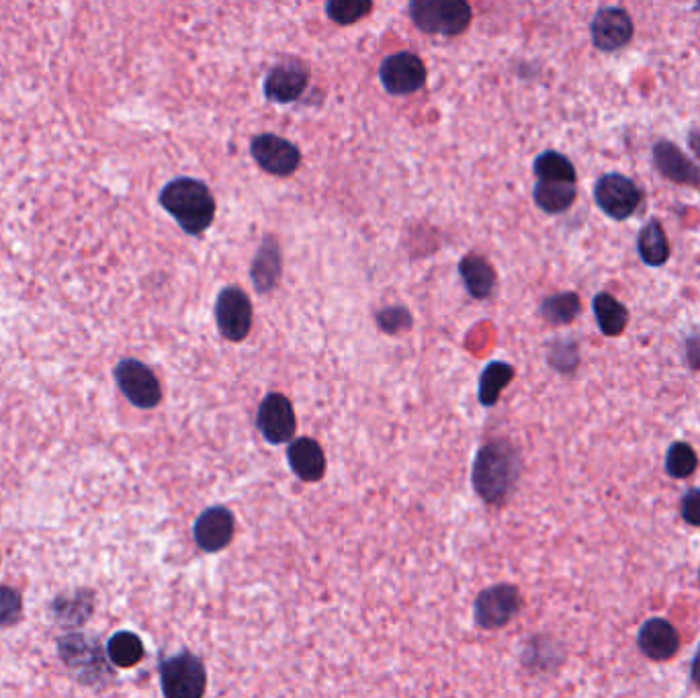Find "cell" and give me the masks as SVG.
<instances>
[{
  "mask_svg": "<svg viewBox=\"0 0 700 698\" xmlns=\"http://www.w3.org/2000/svg\"><path fill=\"white\" fill-rule=\"evenodd\" d=\"M522 459L518 449L504 439L490 441L475 455L471 484L475 494L488 506L504 504L518 486Z\"/></svg>",
  "mask_w": 700,
  "mask_h": 698,
  "instance_id": "6da1fadb",
  "label": "cell"
},
{
  "mask_svg": "<svg viewBox=\"0 0 700 698\" xmlns=\"http://www.w3.org/2000/svg\"><path fill=\"white\" fill-rule=\"evenodd\" d=\"M162 207L177 220L183 232L203 234L215 217V199L209 187L197 179H177L160 193Z\"/></svg>",
  "mask_w": 700,
  "mask_h": 698,
  "instance_id": "7a4b0ae2",
  "label": "cell"
},
{
  "mask_svg": "<svg viewBox=\"0 0 700 698\" xmlns=\"http://www.w3.org/2000/svg\"><path fill=\"white\" fill-rule=\"evenodd\" d=\"M410 17L424 33L455 37L469 27L471 7L467 0H410Z\"/></svg>",
  "mask_w": 700,
  "mask_h": 698,
  "instance_id": "3957f363",
  "label": "cell"
},
{
  "mask_svg": "<svg viewBox=\"0 0 700 698\" xmlns=\"http://www.w3.org/2000/svg\"><path fill=\"white\" fill-rule=\"evenodd\" d=\"M160 684L166 698H201L207 692V670L191 651H181L160 664Z\"/></svg>",
  "mask_w": 700,
  "mask_h": 698,
  "instance_id": "277c9868",
  "label": "cell"
},
{
  "mask_svg": "<svg viewBox=\"0 0 700 698\" xmlns=\"http://www.w3.org/2000/svg\"><path fill=\"white\" fill-rule=\"evenodd\" d=\"M522 608L520 590L512 584H496L481 590L473 602L475 625L484 631L504 629Z\"/></svg>",
  "mask_w": 700,
  "mask_h": 698,
  "instance_id": "5b68a950",
  "label": "cell"
},
{
  "mask_svg": "<svg viewBox=\"0 0 700 698\" xmlns=\"http://www.w3.org/2000/svg\"><path fill=\"white\" fill-rule=\"evenodd\" d=\"M594 199L600 211L617 222H625L639 209L643 201L641 187L619 172H608L596 181Z\"/></svg>",
  "mask_w": 700,
  "mask_h": 698,
  "instance_id": "8992f818",
  "label": "cell"
},
{
  "mask_svg": "<svg viewBox=\"0 0 700 698\" xmlns=\"http://www.w3.org/2000/svg\"><path fill=\"white\" fill-rule=\"evenodd\" d=\"M254 310L248 293L236 285H228L215 299V324L230 342H244L252 330Z\"/></svg>",
  "mask_w": 700,
  "mask_h": 698,
  "instance_id": "52a82bcc",
  "label": "cell"
},
{
  "mask_svg": "<svg viewBox=\"0 0 700 698\" xmlns=\"http://www.w3.org/2000/svg\"><path fill=\"white\" fill-rule=\"evenodd\" d=\"M115 381L123 391V396L142 410H152L162 400V387L158 377L148 365L136 359H125L115 367Z\"/></svg>",
  "mask_w": 700,
  "mask_h": 698,
  "instance_id": "ba28073f",
  "label": "cell"
},
{
  "mask_svg": "<svg viewBox=\"0 0 700 698\" xmlns=\"http://www.w3.org/2000/svg\"><path fill=\"white\" fill-rule=\"evenodd\" d=\"M256 426L269 445H283L291 441L297 430L293 404L283 394H269L262 398L256 414Z\"/></svg>",
  "mask_w": 700,
  "mask_h": 698,
  "instance_id": "9c48e42d",
  "label": "cell"
},
{
  "mask_svg": "<svg viewBox=\"0 0 700 698\" xmlns=\"http://www.w3.org/2000/svg\"><path fill=\"white\" fill-rule=\"evenodd\" d=\"M379 76L387 93L404 97L422 89L426 82V68L416 54L398 52L383 60Z\"/></svg>",
  "mask_w": 700,
  "mask_h": 698,
  "instance_id": "30bf717a",
  "label": "cell"
},
{
  "mask_svg": "<svg viewBox=\"0 0 700 698\" xmlns=\"http://www.w3.org/2000/svg\"><path fill=\"white\" fill-rule=\"evenodd\" d=\"M592 41L600 52H619L633 39L635 25L631 15L621 7L600 9L590 25Z\"/></svg>",
  "mask_w": 700,
  "mask_h": 698,
  "instance_id": "8fae6325",
  "label": "cell"
},
{
  "mask_svg": "<svg viewBox=\"0 0 700 698\" xmlns=\"http://www.w3.org/2000/svg\"><path fill=\"white\" fill-rule=\"evenodd\" d=\"M250 152L258 166L275 177H289L301 164L299 150L289 140L275 134H260L252 138Z\"/></svg>",
  "mask_w": 700,
  "mask_h": 698,
  "instance_id": "7c38bea8",
  "label": "cell"
},
{
  "mask_svg": "<svg viewBox=\"0 0 700 698\" xmlns=\"http://www.w3.org/2000/svg\"><path fill=\"white\" fill-rule=\"evenodd\" d=\"M236 533V518L226 506H211L199 514L193 527L195 543L205 553L226 549Z\"/></svg>",
  "mask_w": 700,
  "mask_h": 698,
  "instance_id": "4fadbf2b",
  "label": "cell"
},
{
  "mask_svg": "<svg viewBox=\"0 0 700 698\" xmlns=\"http://www.w3.org/2000/svg\"><path fill=\"white\" fill-rule=\"evenodd\" d=\"M651 158L664 179L676 185L700 187V166L690 160L674 142L660 140L653 146Z\"/></svg>",
  "mask_w": 700,
  "mask_h": 698,
  "instance_id": "5bb4252c",
  "label": "cell"
},
{
  "mask_svg": "<svg viewBox=\"0 0 700 698\" xmlns=\"http://www.w3.org/2000/svg\"><path fill=\"white\" fill-rule=\"evenodd\" d=\"M637 645L645 658L653 662H668L680 649V635L670 621L662 617H651L639 629Z\"/></svg>",
  "mask_w": 700,
  "mask_h": 698,
  "instance_id": "9a60e30c",
  "label": "cell"
},
{
  "mask_svg": "<svg viewBox=\"0 0 700 698\" xmlns=\"http://www.w3.org/2000/svg\"><path fill=\"white\" fill-rule=\"evenodd\" d=\"M287 463L297 479L305 484H316L326 473V455L318 441L310 436H299L287 449Z\"/></svg>",
  "mask_w": 700,
  "mask_h": 698,
  "instance_id": "2e32d148",
  "label": "cell"
},
{
  "mask_svg": "<svg viewBox=\"0 0 700 698\" xmlns=\"http://www.w3.org/2000/svg\"><path fill=\"white\" fill-rule=\"evenodd\" d=\"M310 82V72L301 64H279L265 78V95L275 103L297 101Z\"/></svg>",
  "mask_w": 700,
  "mask_h": 698,
  "instance_id": "e0dca14e",
  "label": "cell"
},
{
  "mask_svg": "<svg viewBox=\"0 0 700 698\" xmlns=\"http://www.w3.org/2000/svg\"><path fill=\"white\" fill-rule=\"evenodd\" d=\"M281 271H283V260H281L279 242L273 236H267L262 240L250 267V279L254 289L260 295L273 291L281 279Z\"/></svg>",
  "mask_w": 700,
  "mask_h": 698,
  "instance_id": "ac0fdd59",
  "label": "cell"
},
{
  "mask_svg": "<svg viewBox=\"0 0 700 698\" xmlns=\"http://www.w3.org/2000/svg\"><path fill=\"white\" fill-rule=\"evenodd\" d=\"M459 275L473 299H488L496 289V271L484 256L467 254L459 263Z\"/></svg>",
  "mask_w": 700,
  "mask_h": 698,
  "instance_id": "d6986e66",
  "label": "cell"
},
{
  "mask_svg": "<svg viewBox=\"0 0 700 698\" xmlns=\"http://www.w3.org/2000/svg\"><path fill=\"white\" fill-rule=\"evenodd\" d=\"M512 379H514V367L510 363L492 361L479 375L477 402L484 408H494Z\"/></svg>",
  "mask_w": 700,
  "mask_h": 698,
  "instance_id": "ffe728a7",
  "label": "cell"
},
{
  "mask_svg": "<svg viewBox=\"0 0 700 698\" xmlns=\"http://www.w3.org/2000/svg\"><path fill=\"white\" fill-rule=\"evenodd\" d=\"M637 250L647 267H664L670 258V242L660 220H649L637 238Z\"/></svg>",
  "mask_w": 700,
  "mask_h": 698,
  "instance_id": "44dd1931",
  "label": "cell"
},
{
  "mask_svg": "<svg viewBox=\"0 0 700 698\" xmlns=\"http://www.w3.org/2000/svg\"><path fill=\"white\" fill-rule=\"evenodd\" d=\"M592 310L598 322V328L604 336H621L629 324V310L625 305L612 297L610 293H598L592 301Z\"/></svg>",
  "mask_w": 700,
  "mask_h": 698,
  "instance_id": "7402d4cb",
  "label": "cell"
},
{
  "mask_svg": "<svg viewBox=\"0 0 700 698\" xmlns=\"http://www.w3.org/2000/svg\"><path fill=\"white\" fill-rule=\"evenodd\" d=\"M535 203L545 213H563L570 209L578 197L576 183L567 181H537L533 191Z\"/></svg>",
  "mask_w": 700,
  "mask_h": 698,
  "instance_id": "603a6c76",
  "label": "cell"
},
{
  "mask_svg": "<svg viewBox=\"0 0 700 698\" xmlns=\"http://www.w3.org/2000/svg\"><path fill=\"white\" fill-rule=\"evenodd\" d=\"M582 312V301L580 295L574 291H563L557 295H551L541 301L539 314L545 322L553 326H565L572 324Z\"/></svg>",
  "mask_w": 700,
  "mask_h": 698,
  "instance_id": "cb8c5ba5",
  "label": "cell"
},
{
  "mask_svg": "<svg viewBox=\"0 0 700 698\" xmlns=\"http://www.w3.org/2000/svg\"><path fill=\"white\" fill-rule=\"evenodd\" d=\"M107 658L119 668H134L144 660V643L136 633L119 631L107 643Z\"/></svg>",
  "mask_w": 700,
  "mask_h": 698,
  "instance_id": "d4e9b609",
  "label": "cell"
},
{
  "mask_svg": "<svg viewBox=\"0 0 700 698\" xmlns=\"http://www.w3.org/2000/svg\"><path fill=\"white\" fill-rule=\"evenodd\" d=\"M535 177L537 181H567V183H576L578 174L576 168L572 164V160L555 152V150H547L543 154L537 156L535 164Z\"/></svg>",
  "mask_w": 700,
  "mask_h": 698,
  "instance_id": "484cf974",
  "label": "cell"
},
{
  "mask_svg": "<svg viewBox=\"0 0 700 698\" xmlns=\"http://www.w3.org/2000/svg\"><path fill=\"white\" fill-rule=\"evenodd\" d=\"M666 473L674 479H686L690 477L696 467H698V457L694 453V449L688 443H674L668 453H666V461H664Z\"/></svg>",
  "mask_w": 700,
  "mask_h": 698,
  "instance_id": "4316f807",
  "label": "cell"
},
{
  "mask_svg": "<svg viewBox=\"0 0 700 698\" xmlns=\"http://www.w3.org/2000/svg\"><path fill=\"white\" fill-rule=\"evenodd\" d=\"M371 7V0H328L326 15L338 25H350L369 15Z\"/></svg>",
  "mask_w": 700,
  "mask_h": 698,
  "instance_id": "83f0119b",
  "label": "cell"
},
{
  "mask_svg": "<svg viewBox=\"0 0 700 698\" xmlns=\"http://www.w3.org/2000/svg\"><path fill=\"white\" fill-rule=\"evenodd\" d=\"M547 361H549V365H551L557 373H565V375L574 373V371L578 369V365H580L578 344H576L574 340H570V338H563V340L551 342Z\"/></svg>",
  "mask_w": 700,
  "mask_h": 698,
  "instance_id": "f1b7e54d",
  "label": "cell"
},
{
  "mask_svg": "<svg viewBox=\"0 0 700 698\" xmlns=\"http://www.w3.org/2000/svg\"><path fill=\"white\" fill-rule=\"evenodd\" d=\"M377 326L385 334H402L412 328V314L404 305H391V308L377 312Z\"/></svg>",
  "mask_w": 700,
  "mask_h": 698,
  "instance_id": "f546056e",
  "label": "cell"
},
{
  "mask_svg": "<svg viewBox=\"0 0 700 698\" xmlns=\"http://www.w3.org/2000/svg\"><path fill=\"white\" fill-rule=\"evenodd\" d=\"M21 596L9 586H0V627H11L21 617Z\"/></svg>",
  "mask_w": 700,
  "mask_h": 698,
  "instance_id": "4dcf8cb0",
  "label": "cell"
},
{
  "mask_svg": "<svg viewBox=\"0 0 700 698\" xmlns=\"http://www.w3.org/2000/svg\"><path fill=\"white\" fill-rule=\"evenodd\" d=\"M680 514L686 525L700 527V488L688 490L680 500Z\"/></svg>",
  "mask_w": 700,
  "mask_h": 698,
  "instance_id": "1f68e13d",
  "label": "cell"
},
{
  "mask_svg": "<svg viewBox=\"0 0 700 698\" xmlns=\"http://www.w3.org/2000/svg\"><path fill=\"white\" fill-rule=\"evenodd\" d=\"M686 359L694 369H700V338H690L686 342Z\"/></svg>",
  "mask_w": 700,
  "mask_h": 698,
  "instance_id": "d6a6232c",
  "label": "cell"
},
{
  "mask_svg": "<svg viewBox=\"0 0 700 698\" xmlns=\"http://www.w3.org/2000/svg\"><path fill=\"white\" fill-rule=\"evenodd\" d=\"M690 678H692V682H694V684L700 688V645H698V649H696V656H694V660H692Z\"/></svg>",
  "mask_w": 700,
  "mask_h": 698,
  "instance_id": "836d02e7",
  "label": "cell"
},
{
  "mask_svg": "<svg viewBox=\"0 0 700 698\" xmlns=\"http://www.w3.org/2000/svg\"><path fill=\"white\" fill-rule=\"evenodd\" d=\"M688 146L700 158V132H696V129H694V132H690V136H688Z\"/></svg>",
  "mask_w": 700,
  "mask_h": 698,
  "instance_id": "e575fe53",
  "label": "cell"
},
{
  "mask_svg": "<svg viewBox=\"0 0 700 698\" xmlns=\"http://www.w3.org/2000/svg\"><path fill=\"white\" fill-rule=\"evenodd\" d=\"M698 582H700V570H698Z\"/></svg>",
  "mask_w": 700,
  "mask_h": 698,
  "instance_id": "d590c367",
  "label": "cell"
},
{
  "mask_svg": "<svg viewBox=\"0 0 700 698\" xmlns=\"http://www.w3.org/2000/svg\"><path fill=\"white\" fill-rule=\"evenodd\" d=\"M696 3H698V5H700V0H696Z\"/></svg>",
  "mask_w": 700,
  "mask_h": 698,
  "instance_id": "8d00e7d4",
  "label": "cell"
}]
</instances>
